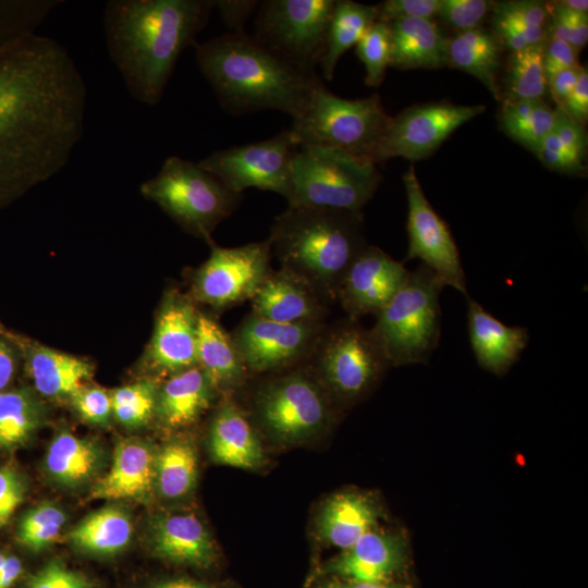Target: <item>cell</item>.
<instances>
[{"label":"cell","instance_id":"cell-1","mask_svg":"<svg viewBox=\"0 0 588 588\" xmlns=\"http://www.w3.org/2000/svg\"><path fill=\"white\" fill-rule=\"evenodd\" d=\"M86 103L84 77L57 39L33 33L0 49V207L68 164Z\"/></svg>","mask_w":588,"mask_h":588},{"label":"cell","instance_id":"cell-2","mask_svg":"<svg viewBox=\"0 0 588 588\" xmlns=\"http://www.w3.org/2000/svg\"><path fill=\"white\" fill-rule=\"evenodd\" d=\"M212 0H110L103 10L109 58L130 95L156 106L182 52L196 45Z\"/></svg>","mask_w":588,"mask_h":588},{"label":"cell","instance_id":"cell-3","mask_svg":"<svg viewBox=\"0 0 588 588\" xmlns=\"http://www.w3.org/2000/svg\"><path fill=\"white\" fill-rule=\"evenodd\" d=\"M195 58L221 108L232 115L277 110L295 119L323 85L306 70L243 32L196 42Z\"/></svg>","mask_w":588,"mask_h":588},{"label":"cell","instance_id":"cell-4","mask_svg":"<svg viewBox=\"0 0 588 588\" xmlns=\"http://www.w3.org/2000/svg\"><path fill=\"white\" fill-rule=\"evenodd\" d=\"M362 223V213L287 206L270 229L272 256L280 268L308 282L333 304L344 273L367 246Z\"/></svg>","mask_w":588,"mask_h":588},{"label":"cell","instance_id":"cell-5","mask_svg":"<svg viewBox=\"0 0 588 588\" xmlns=\"http://www.w3.org/2000/svg\"><path fill=\"white\" fill-rule=\"evenodd\" d=\"M444 282L420 264L375 316L371 329L391 366L426 363L441 335L440 294Z\"/></svg>","mask_w":588,"mask_h":588},{"label":"cell","instance_id":"cell-6","mask_svg":"<svg viewBox=\"0 0 588 588\" xmlns=\"http://www.w3.org/2000/svg\"><path fill=\"white\" fill-rule=\"evenodd\" d=\"M139 189L185 231L208 244L216 226L235 211L242 199L241 194L228 188L197 162L177 156L168 157L159 172Z\"/></svg>","mask_w":588,"mask_h":588},{"label":"cell","instance_id":"cell-7","mask_svg":"<svg viewBox=\"0 0 588 588\" xmlns=\"http://www.w3.org/2000/svg\"><path fill=\"white\" fill-rule=\"evenodd\" d=\"M382 175L375 163L342 150L299 146L287 206L362 213Z\"/></svg>","mask_w":588,"mask_h":588},{"label":"cell","instance_id":"cell-8","mask_svg":"<svg viewBox=\"0 0 588 588\" xmlns=\"http://www.w3.org/2000/svg\"><path fill=\"white\" fill-rule=\"evenodd\" d=\"M379 95L345 99L318 88L307 109L289 128L298 146L342 150L371 162V155L391 121Z\"/></svg>","mask_w":588,"mask_h":588},{"label":"cell","instance_id":"cell-9","mask_svg":"<svg viewBox=\"0 0 588 588\" xmlns=\"http://www.w3.org/2000/svg\"><path fill=\"white\" fill-rule=\"evenodd\" d=\"M306 364L332 401L343 403L363 397L391 366L371 329L350 317L327 323Z\"/></svg>","mask_w":588,"mask_h":588},{"label":"cell","instance_id":"cell-10","mask_svg":"<svg viewBox=\"0 0 588 588\" xmlns=\"http://www.w3.org/2000/svg\"><path fill=\"white\" fill-rule=\"evenodd\" d=\"M253 415L278 440L295 442L320 432L332 418L333 401L307 364L260 375Z\"/></svg>","mask_w":588,"mask_h":588},{"label":"cell","instance_id":"cell-11","mask_svg":"<svg viewBox=\"0 0 588 588\" xmlns=\"http://www.w3.org/2000/svg\"><path fill=\"white\" fill-rule=\"evenodd\" d=\"M210 255L194 272L191 282L193 302L223 311L250 301L271 272L269 238L235 247L209 243Z\"/></svg>","mask_w":588,"mask_h":588},{"label":"cell","instance_id":"cell-12","mask_svg":"<svg viewBox=\"0 0 588 588\" xmlns=\"http://www.w3.org/2000/svg\"><path fill=\"white\" fill-rule=\"evenodd\" d=\"M335 0H267L255 20L256 39L297 65L315 71L326 50Z\"/></svg>","mask_w":588,"mask_h":588},{"label":"cell","instance_id":"cell-13","mask_svg":"<svg viewBox=\"0 0 588 588\" xmlns=\"http://www.w3.org/2000/svg\"><path fill=\"white\" fill-rule=\"evenodd\" d=\"M299 146L290 130L273 137L212 151L197 163L234 193L257 188L290 199Z\"/></svg>","mask_w":588,"mask_h":588},{"label":"cell","instance_id":"cell-14","mask_svg":"<svg viewBox=\"0 0 588 588\" xmlns=\"http://www.w3.org/2000/svg\"><path fill=\"white\" fill-rule=\"evenodd\" d=\"M327 323H286L249 313L231 336L249 376H260L306 364Z\"/></svg>","mask_w":588,"mask_h":588},{"label":"cell","instance_id":"cell-15","mask_svg":"<svg viewBox=\"0 0 588 588\" xmlns=\"http://www.w3.org/2000/svg\"><path fill=\"white\" fill-rule=\"evenodd\" d=\"M486 107L450 102L417 105L391 118L372 155L371 162L394 157L418 161L429 157L460 126L485 111Z\"/></svg>","mask_w":588,"mask_h":588},{"label":"cell","instance_id":"cell-16","mask_svg":"<svg viewBox=\"0 0 588 588\" xmlns=\"http://www.w3.org/2000/svg\"><path fill=\"white\" fill-rule=\"evenodd\" d=\"M407 197L408 248L405 260L419 259L446 285L467 295L458 248L445 221L426 198L411 166L403 175Z\"/></svg>","mask_w":588,"mask_h":588},{"label":"cell","instance_id":"cell-17","mask_svg":"<svg viewBox=\"0 0 588 588\" xmlns=\"http://www.w3.org/2000/svg\"><path fill=\"white\" fill-rule=\"evenodd\" d=\"M408 272L381 248L367 245L344 273L335 302L353 319L376 315L401 289Z\"/></svg>","mask_w":588,"mask_h":588},{"label":"cell","instance_id":"cell-18","mask_svg":"<svg viewBox=\"0 0 588 588\" xmlns=\"http://www.w3.org/2000/svg\"><path fill=\"white\" fill-rule=\"evenodd\" d=\"M198 308L177 290L166 293L147 350V364L161 375H173L197 365Z\"/></svg>","mask_w":588,"mask_h":588},{"label":"cell","instance_id":"cell-19","mask_svg":"<svg viewBox=\"0 0 588 588\" xmlns=\"http://www.w3.org/2000/svg\"><path fill=\"white\" fill-rule=\"evenodd\" d=\"M250 302V313L286 323L327 321L332 305L308 282L283 268L271 270Z\"/></svg>","mask_w":588,"mask_h":588},{"label":"cell","instance_id":"cell-20","mask_svg":"<svg viewBox=\"0 0 588 588\" xmlns=\"http://www.w3.org/2000/svg\"><path fill=\"white\" fill-rule=\"evenodd\" d=\"M156 453L139 439L120 441L108 473L99 478L91 498L106 500L149 501L155 488Z\"/></svg>","mask_w":588,"mask_h":588},{"label":"cell","instance_id":"cell-21","mask_svg":"<svg viewBox=\"0 0 588 588\" xmlns=\"http://www.w3.org/2000/svg\"><path fill=\"white\" fill-rule=\"evenodd\" d=\"M466 297L468 335L476 360L483 369L504 375L526 348L528 330L504 324L475 299Z\"/></svg>","mask_w":588,"mask_h":588},{"label":"cell","instance_id":"cell-22","mask_svg":"<svg viewBox=\"0 0 588 588\" xmlns=\"http://www.w3.org/2000/svg\"><path fill=\"white\" fill-rule=\"evenodd\" d=\"M196 359L215 391L224 399L232 397L250 378L231 333L222 328L213 315L200 310Z\"/></svg>","mask_w":588,"mask_h":588},{"label":"cell","instance_id":"cell-23","mask_svg":"<svg viewBox=\"0 0 588 588\" xmlns=\"http://www.w3.org/2000/svg\"><path fill=\"white\" fill-rule=\"evenodd\" d=\"M149 541L157 556L176 564L209 567L217 556L210 534L193 514L155 517L150 523Z\"/></svg>","mask_w":588,"mask_h":588},{"label":"cell","instance_id":"cell-24","mask_svg":"<svg viewBox=\"0 0 588 588\" xmlns=\"http://www.w3.org/2000/svg\"><path fill=\"white\" fill-rule=\"evenodd\" d=\"M209 449L215 462L237 468L255 469L265 461L250 418L233 397H225L213 415Z\"/></svg>","mask_w":588,"mask_h":588},{"label":"cell","instance_id":"cell-25","mask_svg":"<svg viewBox=\"0 0 588 588\" xmlns=\"http://www.w3.org/2000/svg\"><path fill=\"white\" fill-rule=\"evenodd\" d=\"M402 561V547L396 538L370 530L332 560L326 571L350 581L384 583Z\"/></svg>","mask_w":588,"mask_h":588},{"label":"cell","instance_id":"cell-26","mask_svg":"<svg viewBox=\"0 0 588 588\" xmlns=\"http://www.w3.org/2000/svg\"><path fill=\"white\" fill-rule=\"evenodd\" d=\"M388 24L391 66L412 70L449 65V38L432 19H403Z\"/></svg>","mask_w":588,"mask_h":588},{"label":"cell","instance_id":"cell-27","mask_svg":"<svg viewBox=\"0 0 588 588\" xmlns=\"http://www.w3.org/2000/svg\"><path fill=\"white\" fill-rule=\"evenodd\" d=\"M218 393L197 366L170 375L158 388L156 415L172 429L194 424Z\"/></svg>","mask_w":588,"mask_h":588},{"label":"cell","instance_id":"cell-28","mask_svg":"<svg viewBox=\"0 0 588 588\" xmlns=\"http://www.w3.org/2000/svg\"><path fill=\"white\" fill-rule=\"evenodd\" d=\"M24 345L29 377L46 397H71L93 377V366L82 358L38 344Z\"/></svg>","mask_w":588,"mask_h":588},{"label":"cell","instance_id":"cell-29","mask_svg":"<svg viewBox=\"0 0 588 588\" xmlns=\"http://www.w3.org/2000/svg\"><path fill=\"white\" fill-rule=\"evenodd\" d=\"M103 463L105 453L98 442L66 430L53 438L45 457L48 475L57 483L72 489L95 479Z\"/></svg>","mask_w":588,"mask_h":588},{"label":"cell","instance_id":"cell-30","mask_svg":"<svg viewBox=\"0 0 588 588\" xmlns=\"http://www.w3.org/2000/svg\"><path fill=\"white\" fill-rule=\"evenodd\" d=\"M502 45L497 35L482 27L458 32L449 38L448 61L478 81L492 94L500 98L498 74L501 68Z\"/></svg>","mask_w":588,"mask_h":588},{"label":"cell","instance_id":"cell-31","mask_svg":"<svg viewBox=\"0 0 588 588\" xmlns=\"http://www.w3.org/2000/svg\"><path fill=\"white\" fill-rule=\"evenodd\" d=\"M377 513L365 497L343 492L330 498L320 515L321 538L343 551L351 548L360 537L372 530Z\"/></svg>","mask_w":588,"mask_h":588},{"label":"cell","instance_id":"cell-32","mask_svg":"<svg viewBox=\"0 0 588 588\" xmlns=\"http://www.w3.org/2000/svg\"><path fill=\"white\" fill-rule=\"evenodd\" d=\"M377 21L376 5L338 0L330 17L326 50L320 62L321 75L331 81L340 58L356 46Z\"/></svg>","mask_w":588,"mask_h":588},{"label":"cell","instance_id":"cell-33","mask_svg":"<svg viewBox=\"0 0 588 588\" xmlns=\"http://www.w3.org/2000/svg\"><path fill=\"white\" fill-rule=\"evenodd\" d=\"M132 532V520L126 511L111 505L87 515L71 530L69 539L85 553L112 555L128 544Z\"/></svg>","mask_w":588,"mask_h":588},{"label":"cell","instance_id":"cell-34","mask_svg":"<svg viewBox=\"0 0 588 588\" xmlns=\"http://www.w3.org/2000/svg\"><path fill=\"white\" fill-rule=\"evenodd\" d=\"M44 412L27 389L0 391V451L25 444L40 427Z\"/></svg>","mask_w":588,"mask_h":588},{"label":"cell","instance_id":"cell-35","mask_svg":"<svg viewBox=\"0 0 588 588\" xmlns=\"http://www.w3.org/2000/svg\"><path fill=\"white\" fill-rule=\"evenodd\" d=\"M197 454L194 445L182 439L171 440L156 453L155 488L166 499L186 495L195 486Z\"/></svg>","mask_w":588,"mask_h":588},{"label":"cell","instance_id":"cell-36","mask_svg":"<svg viewBox=\"0 0 588 588\" xmlns=\"http://www.w3.org/2000/svg\"><path fill=\"white\" fill-rule=\"evenodd\" d=\"M554 120V110L542 99H505L500 112L503 131L531 151L552 132Z\"/></svg>","mask_w":588,"mask_h":588},{"label":"cell","instance_id":"cell-37","mask_svg":"<svg viewBox=\"0 0 588 588\" xmlns=\"http://www.w3.org/2000/svg\"><path fill=\"white\" fill-rule=\"evenodd\" d=\"M543 45L511 52L505 72L507 100L542 99L548 90L543 69Z\"/></svg>","mask_w":588,"mask_h":588},{"label":"cell","instance_id":"cell-38","mask_svg":"<svg viewBox=\"0 0 588 588\" xmlns=\"http://www.w3.org/2000/svg\"><path fill=\"white\" fill-rule=\"evenodd\" d=\"M61 0H0V49L36 29Z\"/></svg>","mask_w":588,"mask_h":588},{"label":"cell","instance_id":"cell-39","mask_svg":"<svg viewBox=\"0 0 588 588\" xmlns=\"http://www.w3.org/2000/svg\"><path fill=\"white\" fill-rule=\"evenodd\" d=\"M158 387L144 380L112 391V415L123 426L136 428L146 425L156 415Z\"/></svg>","mask_w":588,"mask_h":588},{"label":"cell","instance_id":"cell-40","mask_svg":"<svg viewBox=\"0 0 588 588\" xmlns=\"http://www.w3.org/2000/svg\"><path fill=\"white\" fill-rule=\"evenodd\" d=\"M65 520L66 516L60 507L41 503L28 510L20 519L17 541L32 551H40L57 540Z\"/></svg>","mask_w":588,"mask_h":588},{"label":"cell","instance_id":"cell-41","mask_svg":"<svg viewBox=\"0 0 588 588\" xmlns=\"http://www.w3.org/2000/svg\"><path fill=\"white\" fill-rule=\"evenodd\" d=\"M356 54L365 66L366 85L379 86L391 66L389 24L376 21L356 45Z\"/></svg>","mask_w":588,"mask_h":588},{"label":"cell","instance_id":"cell-42","mask_svg":"<svg viewBox=\"0 0 588 588\" xmlns=\"http://www.w3.org/2000/svg\"><path fill=\"white\" fill-rule=\"evenodd\" d=\"M495 2L487 0H441L438 16L458 32L479 27Z\"/></svg>","mask_w":588,"mask_h":588},{"label":"cell","instance_id":"cell-43","mask_svg":"<svg viewBox=\"0 0 588 588\" xmlns=\"http://www.w3.org/2000/svg\"><path fill=\"white\" fill-rule=\"evenodd\" d=\"M532 152L552 170L573 175L583 174L585 171V158L565 146L553 132L547 135Z\"/></svg>","mask_w":588,"mask_h":588},{"label":"cell","instance_id":"cell-44","mask_svg":"<svg viewBox=\"0 0 588 588\" xmlns=\"http://www.w3.org/2000/svg\"><path fill=\"white\" fill-rule=\"evenodd\" d=\"M78 416L93 425H107L112 415L111 395L98 387H83L70 397Z\"/></svg>","mask_w":588,"mask_h":588},{"label":"cell","instance_id":"cell-45","mask_svg":"<svg viewBox=\"0 0 588 588\" xmlns=\"http://www.w3.org/2000/svg\"><path fill=\"white\" fill-rule=\"evenodd\" d=\"M27 588H95V586L83 573L53 560L28 578Z\"/></svg>","mask_w":588,"mask_h":588},{"label":"cell","instance_id":"cell-46","mask_svg":"<svg viewBox=\"0 0 588 588\" xmlns=\"http://www.w3.org/2000/svg\"><path fill=\"white\" fill-rule=\"evenodd\" d=\"M441 0H387L376 5L377 21L390 23L403 19H432Z\"/></svg>","mask_w":588,"mask_h":588},{"label":"cell","instance_id":"cell-47","mask_svg":"<svg viewBox=\"0 0 588 588\" xmlns=\"http://www.w3.org/2000/svg\"><path fill=\"white\" fill-rule=\"evenodd\" d=\"M24 498L25 485L19 473L11 467H0V528L8 524Z\"/></svg>","mask_w":588,"mask_h":588},{"label":"cell","instance_id":"cell-48","mask_svg":"<svg viewBox=\"0 0 588 588\" xmlns=\"http://www.w3.org/2000/svg\"><path fill=\"white\" fill-rule=\"evenodd\" d=\"M493 11L535 27L547 28L549 22L548 5L540 1H503L494 3Z\"/></svg>","mask_w":588,"mask_h":588},{"label":"cell","instance_id":"cell-49","mask_svg":"<svg viewBox=\"0 0 588 588\" xmlns=\"http://www.w3.org/2000/svg\"><path fill=\"white\" fill-rule=\"evenodd\" d=\"M542 61L547 83L556 73L579 66L578 52L569 44L549 36L543 45Z\"/></svg>","mask_w":588,"mask_h":588},{"label":"cell","instance_id":"cell-50","mask_svg":"<svg viewBox=\"0 0 588 588\" xmlns=\"http://www.w3.org/2000/svg\"><path fill=\"white\" fill-rule=\"evenodd\" d=\"M552 132L568 148L585 158L587 151V133L585 126L568 117L562 109L556 108Z\"/></svg>","mask_w":588,"mask_h":588},{"label":"cell","instance_id":"cell-51","mask_svg":"<svg viewBox=\"0 0 588 588\" xmlns=\"http://www.w3.org/2000/svg\"><path fill=\"white\" fill-rule=\"evenodd\" d=\"M257 7L259 2L253 0H213V9L218 10L229 32L234 33L244 30L246 20Z\"/></svg>","mask_w":588,"mask_h":588},{"label":"cell","instance_id":"cell-52","mask_svg":"<svg viewBox=\"0 0 588 588\" xmlns=\"http://www.w3.org/2000/svg\"><path fill=\"white\" fill-rule=\"evenodd\" d=\"M558 108V107H556ZM562 109L574 121L585 126L588 121V72L583 68L577 84L566 98Z\"/></svg>","mask_w":588,"mask_h":588},{"label":"cell","instance_id":"cell-53","mask_svg":"<svg viewBox=\"0 0 588 588\" xmlns=\"http://www.w3.org/2000/svg\"><path fill=\"white\" fill-rule=\"evenodd\" d=\"M584 66L563 70L548 81V90L558 108H561L566 98L575 88Z\"/></svg>","mask_w":588,"mask_h":588},{"label":"cell","instance_id":"cell-54","mask_svg":"<svg viewBox=\"0 0 588 588\" xmlns=\"http://www.w3.org/2000/svg\"><path fill=\"white\" fill-rule=\"evenodd\" d=\"M16 355L12 346L0 335V391L8 387L15 375Z\"/></svg>","mask_w":588,"mask_h":588},{"label":"cell","instance_id":"cell-55","mask_svg":"<svg viewBox=\"0 0 588 588\" xmlns=\"http://www.w3.org/2000/svg\"><path fill=\"white\" fill-rule=\"evenodd\" d=\"M23 569L22 562L15 555H8L0 571V588H11Z\"/></svg>","mask_w":588,"mask_h":588},{"label":"cell","instance_id":"cell-56","mask_svg":"<svg viewBox=\"0 0 588 588\" xmlns=\"http://www.w3.org/2000/svg\"><path fill=\"white\" fill-rule=\"evenodd\" d=\"M588 41V14L578 13L572 30L569 45L579 52Z\"/></svg>","mask_w":588,"mask_h":588},{"label":"cell","instance_id":"cell-57","mask_svg":"<svg viewBox=\"0 0 588 588\" xmlns=\"http://www.w3.org/2000/svg\"><path fill=\"white\" fill-rule=\"evenodd\" d=\"M150 588H212L206 584L189 578L166 579L154 584Z\"/></svg>","mask_w":588,"mask_h":588},{"label":"cell","instance_id":"cell-58","mask_svg":"<svg viewBox=\"0 0 588 588\" xmlns=\"http://www.w3.org/2000/svg\"><path fill=\"white\" fill-rule=\"evenodd\" d=\"M328 588H395L384 583H355L350 581L347 584H332Z\"/></svg>","mask_w":588,"mask_h":588},{"label":"cell","instance_id":"cell-59","mask_svg":"<svg viewBox=\"0 0 588 588\" xmlns=\"http://www.w3.org/2000/svg\"><path fill=\"white\" fill-rule=\"evenodd\" d=\"M560 3L573 12L587 13L588 11L587 0H563Z\"/></svg>","mask_w":588,"mask_h":588},{"label":"cell","instance_id":"cell-60","mask_svg":"<svg viewBox=\"0 0 588 588\" xmlns=\"http://www.w3.org/2000/svg\"><path fill=\"white\" fill-rule=\"evenodd\" d=\"M7 558L8 555L3 552H0V571L2 568V566L4 565L5 561H7Z\"/></svg>","mask_w":588,"mask_h":588}]
</instances>
